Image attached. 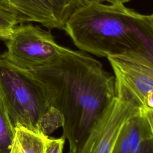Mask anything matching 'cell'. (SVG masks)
<instances>
[{"instance_id":"12","label":"cell","mask_w":153,"mask_h":153,"mask_svg":"<svg viewBox=\"0 0 153 153\" xmlns=\"http://www.w3.org/2000/svg\"><path fill=\"white\" fill-rule=\"evenodd\" d=\"M18 24L15 17L0 5V39L7 41Z\"/></svg>"},{"instance_id":"3","label":"cell","mask_w":153,"mask_h":153,"mask_svg":"<svg viewBox=\"0 0 153 153\" xmlns=\"http://www.w3.org/2000/svg\"><path fill=\"white\" fill-rule=\"evenodd\" d=\"M0 94L14 129L21 124L39 131L40 121L50 107L44 90L30 71L15 65L5 52L0 54Z\"/></svg>"},{"instance_id":"10","label":"cell","mask_w":153,"mask_h":153,"mask_svg":"<svg viewBox=\"0 0 153 153\" xmlns=\"http://www.w3.org/2000/svg\"><path fill=\"white\" fill-rule=\"evenodd\" d=\"M14 137V129L0 94V153H10Z\"/></svg>"},{"instance_id":"4","label":"cell","mask_w":153,"mask_h":153,"mask_svg":"<svg viewBox=\"0 0 153 153\" xmlns=\"http://www.w3.org/2000/svg\"><path fill=\"white\" fill-rule=\"evenodd\" d=\"M6 46L5 53L8 59L26 71L51 63L66 48L56 43L50 32L31 24L22 23L6 41Z\"/></svg>"},{"instance_id":"9","label":"cell","mask_w":153,"mask_h":153,"mask_svg":"<svg viewBox=\"0 0 153 153\" xmlns=\"http://www.w3.org/2000/svg\"><path fill=\"white\" fill-rule=\"evenodd\" d=\"M48 136L18 124L14 128V137L10 153H45Z\"/></svg>"},{"instance_id":"13","label":"cell","mask_w":153,"mask_h":153,"mask_svg":"<svg viewBox=\"0 0 153 153\" xmlns=\"http://www.w3.org/2000/svg\"><path fill=\"white\" fill-rule=\"evenodd\" d=\"M65 140L66 139L63 136L59 138L48 136L45 153H63Z\"/></svg>"},{"instance_id":"5","label":"cell","mask_w":153,"mask_h":153,"mask_svg":"<svg viewBox=\"0 0 153 153\" xmlns=\"http://www.w3.org/2000/svg\"><path fill=\"white\" fill-rule=\"evenodd\" d=\"M115 77V96L143 109L144 100L153 90V63L138 54L107 57Z\"/></svg>"},{"instance_id":"15","label":"cell","mask_w":153,"mask_h":153,"mask_svg":"<svg viewBox=\"0 0 153 153\" xmlns=\"http://www.w3.org/2000/svg\"><path fill=\"white\" fill-rule=\"evenodd\" d=\"M140 111H153V90L146 96L144 100L143 109Z\"/></svg>"},{"instance_id":"7","label":"cell","mask_w":153,"mask_h":153,"mask_svg":"<svg viewBox=\"0 0 153 153\" xmlns=\"http://www.w3.org/2000/svg\"><path fill=\"white\" fill-rule=\"evenodd\" d=\"M83 0H0L18 23L36 22L49 29H63Z\"/></svg>"},{"instance_id":"2","label":"cell","mask_w":153,"mask_h":153,"mask_svg":"<svg viewBox=\"0 0 153 153\" xmlns=\"http://www.w3.org/2000/svg\"><path fill=\"white\" fill-rule=\"evenodd\" d=\"M79 50L98 57L138 54L153 63L149 15L123 4L90 3L75 12L64 28Z\"/></svg>"},{"instance_id":"8","label":"cell","mask_w":153,"mask_h":153,"mask_svg":"<svg viewBox=\"0 0 153 153\" xmlns=\"http://www.w3.org/2000/svg\"><path fill=\"white\" fill-rule=\"evenodd\" d=\"M152 136L145 115L140 111L123 127L112 153H136L142 142Z\"/></svg>"},{"instance_id":"1","label":"cell","mask_w":153,"mask_h":153,"mask_svg":"<svg viewBox=\"0 0 153 153\" xmlns=\"http://www.w3.org/2000/svg\"><path fill=\"white\" fill-rule=\"evenodd\" d=\"M29 71L49 106L63 115L62 136L69 152H76L115 96L114 76L88 53L68 48L51 63Z\"/></svg>"},{"instance_id":"18","label":"cell","mask_w":153,"mask_h":153,"mask_svg":"<svg viewBox=\"0 0 153 153\" xmlns=\"http://www.w3.org/2000/svg\"><path fill=\"white\" fill-rule=\"evenodd\" d=\"M84 3L90 4V3H103L104 1L106 0H83Z\"/></svg>"},{"instance_id":"11","label":"cell","mask_w":153,"mask_h":153,"mask_svg":"<svg viewBox=\"0 0 153 153\" xmlns=\"http://www.w3.org/2000/svg\"><path fill=\"white\" fill-rule=\"evenodd\" d=\"M63 123L62 114L56 108L50 106L40 121L39 130L44 134L48 135L58 128L62 127Z\"/></svg>"},{"instance_id":"16","label":"cell","mask_w":153,"mask_h":153,"mask_svg":"<svg viewBox=\"0 0 153 153\" xmlns=\"http://www.w3.org/2000/svg\"><path fill=\"white\" fill-rule=\"evenodd\" d=\"M146 118L148 123L149 124L152 136L153 138V111H142Z\"/></svg>"},{"instance_id":"17","label":"cell","mask_w":153,"mask_h":153,"mask_svg":"<svg viewBox=\"0 0 153 153\" xmlns=\"http://www.w3.org/2000/svg\"><path fill=\"white\" fill-rule=\"evenodd\" d=\"M108 2L111 4H123L128 2L130 0H106Z\"/></svg>"},{"instance_id":"14","label":"cell","mask_w":153,"mask_h":153,"mask_svg":"<svg viewBox=\"0 0 153 153\" xmlns=\"http://www.w3.org/2000/svg\"><path fill=\"white\" fill-rule=\"evenodd\" d=\"M136 153H153L152 136L145 139L141 143Z\"/></svg>"},{"instance_id":"6","label":"cell","mask_w":153,"mask_h":153,"mask_svg":"<svg viewBox=\"0 0 153 153\" xmlns=\"http://www.w3.org/2000/svg\"><path fill=\"white\" fill-rule=\"evenodd\" d=\"M140 111L131 102L115 96L75 153H112L124 125Z\"/></svg>"},{"instance_id":"19","label":"cell","mask_w":153,"mask_h":153,"mask_svg":"<svg viewBox=\"0 0 153 153\" xmlns=\"http://www.w3.org/2000/svg\"><path fill=\"white\" fill-rule=\"evenodd\" d=\"M149 17H150V19H151V20L152 22V23L153 24V13L151 15H149Z\"/></svg>"}]
</instances>
